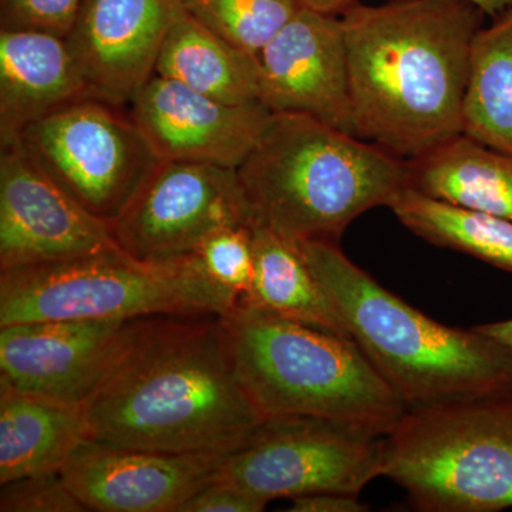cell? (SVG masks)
<instances>
[{"label": "cell", "instance_id": "4dcf8cb0", "mask_svg": "<svg viewBox=\"0 0 512 512\" xmlns=\"http://www.w3.org/2000/svg\"><path fill=\"white\" fill-rule=\"evenodd\" d=\"M301 2L305 8L316 10V12L340 16L356 5L359 0H301Z\"/></svg>", "mask_w": 512, "mask_h": 512}, {"label": "cell", "instance_id": "f546056e", "mask_svg": "<svg viewBox=\"0 0 512 512\" xmlns=\"http://www.w3.org/2000/svg\"><path fill=\"white\" fill-rule=\"evenodd\" d=\"M474 329L488 336V338L497 340V342H500L505 348L512 350V319L484 323V325L474 326Z\"/></svg>", "mask_w": 512, "mask_h": 512}, {"label": "cell", "instance_id": "603a6c76", "mask_svg": "<svg viewBox=\"0 0 512 512\" xmlns=\"http://www.w3.org/2000/svg\"><path fill=\"white\" fill-rule=\"evenodd\" d=\"M389 208L416 237L512 274L511 220L456 207L407 187L393 198Z\"/></svg>", "mask_w": 512, "mask_h": 512}, {"label": "cell", "instance_id": "1f68e13d", "mask_svg": "<svg viewBox=\"0 0 512 512\" xmlns=\"http://www.w3.org/2000/svg\"><path fill=\"white\" fill-rule=\"evenodd\" d=\"M466 2L477 6L478 9L483 10L485 15L491 16V18L504 12V10L512 8V0H466Z\"/></svg>", "mask_w": 512, "mask_h": 512}, {"label": "cell", "instance_id": "30bf717a", "mask_svg": "<svg viewBox=\"0 0 512 512\" xmlns=\"http://www.w3.org/2000/svg\"><path fill=\"white\" fill-rule=\"evenodd\" d=\"M254 222L238 170L163 161L119 220L113 237L144 261L194 255L214 232Z\"/></svg>", "mask_w": 512, "mask_h": 512}, {"label": "cell", "instance_id": "52a82bcc", "mask_svg": "<svg viewBox=\"0 0 512 512\" xmlns=\"http://www.w3.org/2000/svg\"><path fill=\"white\" fill-rule=\"evenodd\" d=\"M383 476L417 511L512 508V397L407 410L387 433Z\"/></svg>", "mask_w": 512, "mask_h": 512}, {"label": "cell", "instance_id": "2e32d148", "mask_svg": "<svg viewBox=\"0 0 512 512\" xmlns=\"http://www.w3.org/2000/svg\"><path fill=\"white\" fill-rule=\"evenodd\" d=\"M127 320L64 319L0 328V377L16 389L83 404L119 349Z\"/></svg>", "mask_w": 512, "mask_h": 512}, {"label": "cell", "instance_id": "83f0119b", "mask_svg": "<svg viewBox=\"0 0 512 512\" xmlns=\"http://www.w3.org/2000/svg\"><path fill=\"white\" fill-rule=\"evenodd\" d=\"M266 505L268 501L215 478L192 495L178 512H262Z\"/></svg>", "mask_w": 512, "mask_h": 512}, {"label": "cell", "instance_id": "7a4b0ae2", "mask_svg": "<svg viewBox=\"0 0 512 512\" xmlns=\"http://www.w3.org/2000/svg\"><path fill=\"white\" fill-rule=\"evenodd\" d=\"M485 16L466 0L357 2L342 13L357 136L407 160L461 134Z\"/></svg>", "mask_w": 512, "mask_h": 512}, {"label": "cell", "instance_id": "9a60e30c", "mask_svg": "<svg viewBox=\"0 0 512 512\" xmlns=\"http://www.w3.org/2000/svg\"><path fill=\"white\" fill-rule=\"evenodd\" d=\"M128 107L164 161L234 170L258 143L272 114L261 103H224L157 74Z\"/></svg>", "mask_w": 512, "mask_h": 512}, {"label": "cell", "instance_id": "ac0fdd59", "mask_svg": "<svg viewBox=\"0 0 512 512\" xmlns=\"http://www.w3.org/2000/svg\"><path fill=\"white\" fill-rule=\"evenodd\" d=\"M86 440L83 404L26 393L0 377V484L62 471Z\"/></svg>", "mask_w": 512, "mask_h": 512}, {"label": "cell", "instance_id": "f1b7e54d", "mask_svg": "<svg viewBox=\"0 0 512 512\" xmlns=\"http://www.w3.org/2000/svg\"><path fill=\"white\" fill-rule=\"evenodd\" d=\"M359 495L345 493H316L293 498L291 512H365L366 504L357 500Z\"/></svg>", "mask_w": 512, "mask_h": 512}, {"label": "cell", "instance_id": "6da1fadb", "mask_svg": "<svg viewBox=\"0 0 512 512\" xmlns=\"http://www.w3.org/2000/svg\"><path fill=\"white\" fill-rule=\"evenodd\" d=\"M83 409L87 440L163 453H231L265 419L212 315L127 320Z\"/></svg>", "mask_w": 512, "mask_h": 512}, {"label": "cell", "instance_id": "d6986e66", "mask_svg": "<svg viewBox=\"0 0 512 512\" xmlns=\"http://www.w3.org/2000/svg\"><path fill=\"white\" fill-rule=\"evenodd\" d=\"M406 187L512 221V156L458 134L406 160Z\"/></svg>", "mask_w": 512, "mask_h": 512}, {"label": "cell", "instance_id": "9c48e42d", "mask_svg": "<svg viewBox=\"0 0 512 512\" xmlns=\"http://www.w3.org/2000/svg\"><path fill=\"white\" fill-rule=\"evenodd\" d=\"M19 141L64 191L110 225L164 161L130 114L96 99L36 121Z\"/></svg>", "mask_w": 512, "mask_h": 512}, {"label": "cell", "instance_id": "5bb4252c", "mask_svg": "<svg viewBox=\"0 0 512 512\" xmlns=\"http://www.w3.org/2000/svg\"><path fill=\"white\" fill-rule=\"evenodd\" d=\"M181 0H83L67 45L90 99L123 107L156 73Z\"/></svg>", "mask_w": 512, "mask_h": 512}, {"label": "cell", "instance_id": "7c38bea8", "mask_svg": "<svg viewBox=\"0 0 512 512\" xmlns=\"http://www.w3.org/2000/svg\"><path fill=\"white\" fill-rule=\"evenodd\" d=\"M258 60L259 103L271 113L306 114L357 136L340 16L303 6Z\"/></svg>", "mask_w": 512, "mask_h": 512}, {"label": "cell", "instance_id": "8992f818", "mask_svg": "<svg viewBox=\"0 0 512 512\" xmlns=\"http://www.w3.org/2000/svg\"><path fill=\"white\" fill-rule=\"evenodd\" d=\"M238 301L208 278L195 255L144 261L113 247L0 271V328L39 320L224 316Z\"/></svg>", "mask_w": 512, "mask_h": 512}, {"label": "cell", "instance_id": "7402d4cb", "mask_svg": "<svg viewBox=\"0 0 512 512\" xmlns=\"http://www.w3.org/2000/svg\"><path fill=\"white\" fill-rule=\"evenodd\" d=\"M461 133L512 156V8L474 39Z\"/></svg>", "mask_w": 512, "mask_h": 512}, {"label": "cell", "instance_id": "44dd1931", "mask_svg": "<svg viewBox=\"0 0 512 512\" xmlns=\"http://www.w3.org/2000/svg\"><path fill=\"white\" fill-rule=\"evenodd\" d=\"M252 237L254 279L241 301L315 328L350 336L345 320L313 275L298 245L259 222H252Z\"/></svg>", "mask_w": 512, "mask_h": 512}, {"label": "cell", "instance_id": "4316f807", "mask_svg": "<svg viewBox=\"0 0 512 512\" xmlns=\"http://www.w3.org/2000/svg\"><path fill=\"white\" fill-rule=\"evenodd\" d=\"M83 0H0L2 29H32L69 35Z\"/></svg>", "mask_w": 512, "mask_h": 512}, {"label": "cell", "instance_id": "d4e9b609", "mask_svg": "<svg viewBox=\"0 0 512 512\" xmlns=\"http://www.w3.org/2000/svg\"><path fill=\"white\" fill-rule=\"evenodd\" d=\"M194 255L214 284L238 299L247 295L255 269L252 224L214 232L202 242Z\"/></svg>", "mask_w": 512, "mask_h": 512}, {"label": "cell", "instance_id": "8fae6325", "mask_svg": "<svg viewBox=\"0 0 512 512\" xmlns=\"http://www.w3.org/2000/svg\"><path fill=\"white\" fill-rule=\"evenodd\" d=\"M119 247L111 225L45 173L20 141L0 151V271Z\"/></svg>", "mask_w": 512, "mask_h": 512}, {"label": "cell", "instance_id": "484cf974", "mask_svg": "<svg viewBox=\"0 0 512 512\" xmlns=\"http://www.w3.org/2000/svg\"><path fill=\"white\" fill-rule=\"evenodd\" d=\"M2 512H83L80 503L67 487L62 471L36 474L2 484Z\"/></svg>", "mask_w": 512, "mask_h": 512}, {"label": "cell", "instance_id": "ffe728a7", "mask_svg": "<svg viewBox=\"0 0 512 512\" xmlns=\"http://www.w3.org/2000/svg\"><path fill=\"white\" fill-rule=\"evenodd\" d=\"M157 76L228 104L259 103L258 57L232 46L181 9L161 47Z\"/></svg>", "mask_w": 512, "mask_h": 512}, {"label": "cell", "instance_id": "ba28073f", "mask_svg": "<svg viewBox=\"0 0 512 512\" xmlns=\"http://www.w3.org/2000/svg\"><path fill=\"white\" fill-rule=\"evenodd\" d=\"M387 431L316 416L266 417L227 454L217 480L265 501L359 495L384 474Z\"/></svg>", "mask_w": 512, "mask_h": 512}, {"label": "cell", "instance_id": "4fadbf2b", "mask_svg": "<svg viewBox=\"0 0 512 512\" xmlns=\"http://www.w3.org/2000/svg\"><path fill=\"white\" fill-rule=\"evenodd\" d=\"M228 453H163L86 440L62 468L87 511L178 512L215 480Z\"/></svg>", "mask_w": 512, "mask_h": 512}, {"label": "cell", "instance_id": "277c9868", "mask_svg": "<svg viewBox=\"0 0 512 512\" xmlns=\"http://www.w3.org/2000/svg\"><path fill=\"white\" fill-rule=\"evenodd\" d=\"M238 175L254 222L293 244L338 242L406 188V160L315 117L272 113Z\"/></svg>", "mask_w": 512, "mask_h": 512}, {"label": "cell", "instance_id": "cb8c5ba5", "mask_svg": "<svg viewBox=\"0 0 512 512\" xmlns=\"http://www.w3.org/2000/svg\"><path fill=\"white\" fill-rule=\"evenodd\" d=\"M184 9L221 39L259 57L303 8L301 0H181Z\"/></svg>", "mask_w": 512, "mask_h": 512}, {"label": "cell", "instance_id": "e0dca14e", "mask_svg": "<svg viewBox=\"0 0 512 512\" xmlns=\"http://www.w3.org/2000/svg\"><path fill=\"white\" fill-rule=\"evenodd\" d=\"M90 99L64 37L32 29H0V146L49 114Z\"/></svg>", "mask_w": 512, "mask_h": 512}, {"label": "cell", "instance_id": "5b68a950", "mask_svg": "<svg viewBox=\"0 0 512 512\" xmlns=\"http://www.w3.org/2000/svg\"><path fill=\"white\" fill-rule=\"evenodd\" d=\"M221 318L239 380L265 419L326 417L389 433L407 412L350 336L241 299Z\"/></svg>", "mask_w": 512, "mask_h": 512}, {"label": "cell", "instance_id": "3957f363", "mask_svg": "<svg viewBox=\"0 0 512 512\" xmlns=\"http://www.w3.org/2000/svg\"><path fill=\"white\" fill-rule=\"evenodd\" d=\"M296 245L349 335L407 410L512 397V350L417 311L350 261L338 242Z\"/></svg>", "mask_w": 512, "mask_h": 512}]
</instances>
